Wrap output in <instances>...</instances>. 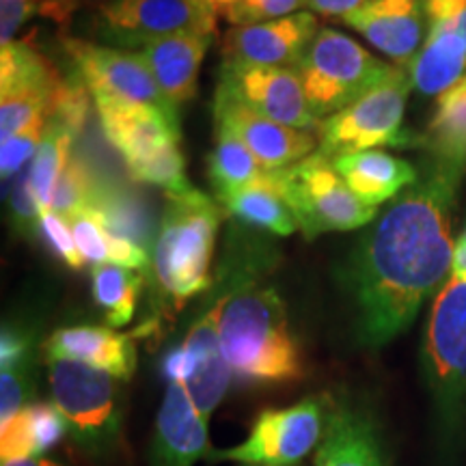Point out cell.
I'll return each mask as SVG.
<instances>
[{"mask_svg": "<svg viewBox=\"0 0 466 466\" xmlns=\"http://www.w3.org/2000/svg\"><path fill=\"white\" fill-rule=\"evenodd\" d=\"M464 165L436 158L365 233L348 272L359 341L382 348L445 288L456 242L451 212Z\"/></svg>", "mask_w": 466, "mask_h": 466, "instance_id": "1", "label": "cell"}, {"mask_svg": "<svg viewBox=\"0 0 466 466\" xmlns=\"http://www.w3.org/2000/svg\"><path fill=\"white\" fill-rule=\"evenodd\" d=\"M218 339L231 378L250 384H283L302 376L300 350L285 302L275 288L236 279L223 289Z\"/></svg>", "mask_w": 466, "mask_h": 466, "instance_id": "2", "label": "cell"}, {"mask_svg": "<svg viewBox=\"0 0 466 466\" xmlns=\"http://www.w3.org/2000/svg\"><path fill=\"white\" fill-rule=\"evenodd\" d=\"M220 217L218 201L199 190L167 192L149 266L160 316L179 311L190 299L212 288V258Z\"/></svg>", "mask_w": 466, "mask_h": 466, "instance_id": "3", "label": "cell"}, {"mask_svg": "<svg viewBox=\"0 0 466 466\" xmlns=\"http://www.w3.org/2000/svg\"><path fill=\"white\" fill-rule=\"evenodd\" d=\"M48 382L74 445L91 462L113 464L126 450L116 378L76 360L48 359Z\"/></svg>", "mask_w": 466, "mask_h": 466, "instance_id": "4", "label": "cell"}, {"mask_svg": "<svg viewBox=\"0 0 466 466\" xmlns=\"http://www.w3.org/2000/svg\"><path fill=\"white\" fill-rule=\"evenodd\" d=\"M391 67L346 33L319 26L294 72L305 89L309 108L322 121L357 102L380 83Z\"/></svg>", "mask_w": 466, "mask_h": 466, "instance_id": "5", "label": "cell"}, {"mask_svg": "<svg viewBox=\"0 0 466 466\" xmlns=\"http://www.w3.org/2000/svg\"><path fill=\"white\" fill-rule=\"evenodd\" d=\"M410 86L408 69L393 66L380 83L371 86L357 102L319 121L316 154L335 160L339 156L387 145H406L408 134L401 127V121Z\"/></svg>", "mask_w": 466, "mask_h": 466, "instance_id": "6", "label": "cell"}, {"mask_svg": "<svg viewBox=\"0 0 466 466\" xmlns=\"http://www.w3.org/2000/svg\"><path fill=\"white\" fill-rule=\"evenodd\" d=\"M425 380L442 428H460L466 417V283L450 279L432 305L423 343Z\"/></svg>", "mask_w": 466, "mask_h": 466, "instance_id": "7", "label": "cell"}, {"mask_svg": "<svg viewBox=\"0 0 466 466\" xmlns=\"http://www.w3.org/2000/svg\"><path fill=\"white\" fill-rule=\"evenodd\" d=\"M275 175L279 190L307 240L326 231L359 229L376 218L378 208L365 206L350 190L333 160L324 156L313 154Z\"/></svg>", "mask_w": 466, "mask_h": 466, "instance_id": "8", "label": "cell"}, {"mask_svg": "<svg viewBox=\"0 0 466 466\" xmlns=\"http://www.w3.org/2000/svg\"><path fill=\"white\" fill-rule=\"evenodd\" d=\"M329 417V395L285 408L261 410L247 439L238 445L209 450L208 462L244 466H296L318 450Z\"/></svg>", "mask_w": 466, "mask_h": 466, "instance_id": "9", "label": "cell"}, {"mask_svg": "<svg viewBox=\"0 0 466 466\" xmlns=\"http://www.w3.org/2000/svg\"><path fill=\"white\" fill-rule=\"evenodd\" d=\"M97 31L121 46H143L177 33L214 37L218 14L199 0H104Z\"/></svg>", "mask_w": 466, "mask_h": 466, "instance_id": "10", "label": "cell"}, {"mask_svg": "<svg viewBox=\"0 0 466 466\" xmlns=\"http://www.w3.org/2000/svg\"><path fill=\"white\" fill-rule=\"evenodd\" d=\"M63 48L78 72V78L91 91L93 100L106 97V100L145 104V106L175 108L162 96L141 52L108 48L76 37L63 39Z\"/></svg>", "mask_w": 466, "mask_h": 466, "instance_id": "11", "label": "cell"}, {"mask_svg": "<svg viewBox=\"0 0 466 466\" xmlns=\"http://www.w3.org/2000/svg\"><path fill=\"white\" fill-rule=\"evenodd\" d=\"M217 91L283 126L311 132L318 130L319 121L309 108L299 74L291 67L225 66L223 63Z\"/></svg>", "mask_w": 466, "mask_h": 466, "instance_id": "12", "label": "cell"}, {"mask_svg": "<svg viewBox=\"0 0 466 466\" xmlns=\"http://www.w3.org/2000/svg\"><path fill=\"white\" fill-rule=\"evenodd\" d=\"M318 31V17L311 11H299L264 25L231 26L223 37V63L294 69Z\"/></svg>", "mask_w": 466, "mask_h": 466, "instance_id": "13", "label": "cell"}, {"mask_svg": "<svg viewBox=\"0 0 466 466\" xmlns=\"http://www.w3.org/2000/svg\"><path fill=\"white\" fill-rule=\"evenodd\" d=\"M214 119L231 127L268 173L299 165L318 151V137L311 130H299L268 119L218 91L214 100Z\"/></svg>", "mask_w": 466, "mask_h": 466, "instance_id": "14", "label": "cell"}, {"mask_svg": "<svg viewBox=\"0 0 466 466\" xmlns=\"http://www.w3.org/2000/svg\"><path fill=\"white\" fill-rule=\"evenodd\" d=\"M220 311H223V299L217 296L179 343L184 357L182 384L195 406L208 419L223 401L233 380L218 339Z\"/></svg>", "mask_w": 466, "mask_h": 466, "instance_id": "15", "label": "cell"}, {"mask_svg": "<svg viewBox=\"0 0 466 466\" xmlns=\"http://www.w3.org/2000/svg\"><path fill=\"white\" fill-rule=\"evenodd\" d=\"M93 102L108 143L124 156L126 167L182 141L177 108L145 106L106 97H96Z\"/></svg>", "mask_w": 466, "mask_h": 466, "instance_id": "16", "label": "cell"}, {"mask_svg": "<svg viewBox=\"0 0 466 466\" xmlns=\"http://www.w3.org/2000/svg\"><path fill=\"white\" fill-rule=\"evenodd\" d=\"M313 466H389L380 428L370 408L346 395H329L324 439Z\"/></svg>", "mask_w": 466, "mask_h": 466, "instance_id": "17", "label": "cell"}, {"mask_svg": "<svg viewBox=\"0 0 466 466\" xmlns=\"http://www.w3.org/2000/svg\"><path fill=\"white\" fill-rule=\"evenodd\" d=\"M341 22L363 35L400 67L410 66L428 33L421 0H367L363 7L348 14Z\"/></svg>", "mask_w": 466, "mask_h": 466, "instance_id": "18", "label": "cell"}, {"mask_svg": "<svg viewBox=\"0 0 466 466\" xmlns=\"http://www.w3.org/2000/svg\"><path fill=\"white\" fill-rule=\"evenodd\" d=\"M209 419L203 415L182 382L168 380L151 441V466H195L208 456Z\"/></svg>", "mask_w": 466, "mask_h": 466, "instance_id": "19", "label": "cell"}, {"mask_svg": "<svg viewBox=\"0 0 466 466\" xmlns=\"http://www.w3.org/2000/svg\"><path fill=\"white\" fill-rule=\"evenodd\" d=\"M46 357L85 363L127 382L137 371V346L110 326H66L44 343Z\"/></svg>", "mask_w": 466, "mask_h": 466, "instance_id": "20", "label": "cell"}, {"mask_svg": "<svg viewBox=\"0 0 466 466\" xmlns=\"http://www.w3.org/2000/svg\"><path fill=\"white\" fill-rule=\"evenodd\" d=\"M212 37L199 33H177L145 44L141 55L154 74L162 96L175 108L190 102L197 93V76Z\"/></svg>", "mask_w": 466, "mask_h": 466, "instance_id": "21", "label": "cell"}, {"mask_svg": "<svg viewBox=\"0 0 466 466\" xmlns=\"http://www.w3.org/2000/svg\"><path fill=\"white\" fill-rule=\"evenodd\" d=\"M406 69L417 91L441 97L466 76V35L447 22H428L421 50Z\"/></svg>", "mask_w": 466, "mask_h": 466, "instance_id": "22", "label": "cell"}, {"mask_svg": "<svg viewBox=\"0 0 466 466\" xmlns=\"http://www.w3.org/2000/svg\"><path fill=\"white\" fill-rule=\"evenodd\" d=\"M333 165L341 177L346 179L350 190L365 206L371 208H378L384 201L393 199L419 179L415 167L410 162L395 158V156L380 149L339 156V158L333 160Z\"/></svg>", "mask_w": 466, "mask_h": 466, "instance_id": "23", "label": "cell"}, {"mask_svg": "<svg viewBox=\"0 0 466 466\" xmlns=\"http://www.w3.org/2000/svg\"><path fill=\"white\" fill-rule=\"evenodd\" d=\"M0 428L3 464L42 458L67 436L66 419L52 401H33L17 415L0 423Z\"/></svg>", "mask_w": 466, "mask_h": 466, "instance_id": "24", "label": "cell"}, {"mask_svg": "<svg viewBox=\"0 0 466 466\" xmlns=\"http://www.w3.org/2000/svg\"><path fill=\"white\" fill-rule=\"evenodd\" d=\"M218 203L244 223L272 231L275 236H291L299 229L288 201L279 190L275 173H268L261 182L223 197Z\"/></svg>", "mask_w": 466, "mask_h": 466, "instance_id": "25", "label": "cell"}, {"mask_svg": "<svg viewBox=\"0 0 466 466\" xmlns=\"http://www.w3.org/2000/svg\"><path fill=\"white\" fill-rule=\"evenodd\" d=\"M217 147L208 160V175L218 201L247 186L261 182L268 171L231 127L217 124Z\"/></svg>", "mask_w": 466, "mask_h": 466, "instance_id": "26", "label": "cell"}, {"mask_svg": "<svg viewBox=\"0 0 466 466\" xmlns=\"http://www.w3.org/2000/svg\"><path fill=\"white\" fill-rule=\"evenodd\" d=\"M89 217L100 220L104 229L113 236L137 242L143 248H147L154 238V218H151L149 206L143 201V197L134 195L127 188L104 184Z\"/></svg>", "mask_w": 466, "mask_h": 466, "instance_id": "27", "label": "cell"}, {"mask_svg": "<svg viewBox=\"0 0 466 466\" xmlns=\"http://www.w3.org/2000/svg\"><path fill=\"white\" fill-rule=\"evenodd\" d=\"M91 281L93 300L104 311L110 329L130 324L145 283L141 272L124 266L102 264L93 268Z\"/></svg>", "mask_w": 466, "mask_h": 466, "instance_id": "28", "label": "cell"}, {"mask_svg": "<svg viewBox=\"0 0 466 466\" xmlns=\"http://www.w3.org/2000/svg\"><path fill=\"white\" fill-rule=\"evenodd\" d=\"M425 145L436 158L466 162V76L436 102L432 121L425 132Z\"/></svg>", "mask_w": 466, "mask_h": 466, "instance_id": "29", "label": "cell"}, {"mask_svg": "<svg viewBox=\"0 0 466 466\" xmlns=\"http://www.w3.org/2000/svg\"><path fill=\"white\" fill-rule=\"evenodd\" d=\"M72 141L74 132H69L66 126L48 119V127L44 132L42 145H39L37 154H35L31 162V171H28L33 192L44 212H50L52 192H55L58 177H61L69 158H72Z\"/></svg>", "mask_w": 466, "mask_h": 466, "instance_id": "30", "label": "cell"}, {"mask_svg": "<svg viewBox=\"0 0 466 466\" xmlns=\"http://www.w3.org/2000/svg\"><path fill=\"white\" fill-rule=\"evenodd\" d=\"M102 186L104 184L97 182L91 168L83 160L72 156L66 171L58 177L55 192H52L50 212H55L61 218H66L67 223H72L74 218L91 212L97 197H100Z\"/></svg>", "mask_w": 466, "mask_h": 466, "instance_id": "31", "label": "cell"}, {"mask_svg": "<svg viewBox=\"0 0 466 466\" xmlns=\"http://www.w3.org/2000/svg\"><path fill=\"white\" fill-rule=\"evenodd\" d=\"M127 175H130L132 182L160 186L167 192L192 188L188 177H186V162L179 143L167 145V147L149 154L147 158L127 165Z\"/></svg>", "mask_w": 466, "mask_h": 466, "instance_id": "32", "label": "cell"}, {"mask_svg": "<svg viewBox=\"0 0 466 466\" xmlns=\"http://www.w3.org/2000/svg\"><path fill=\"white\" fill-rule=\"evenodd\" d=\"M305 5L307 0H240L220 15L231 26H253L299 14Z\"/></svg>", "mask_w": 466, "mask_h": 466, "instance_id": "33", "label": "cell"}, {"mask_svg": "<svg viewBox=\"0 0 466 466\" xmlns=\"http://www.w3.org/2000/svg\"><path fill=\"white\" fill-rule=\"evenodd\" d=\"M46 127H48V119L37 121V124L0 143V173H3V179L20 175L25 162L35 158L39 145H42Z\"/></svg>", "mask_w": 466, "mask_h": 466, "instance_id": "34", "label": "cell"}, {"mask_svg": "<svg viewBox=\"0 0 466 466\" xmlns=\"http://www.w3.org/2000/svg\"><path fill=\"white\" fill-rule=\"evenodd\" d=\"M37 229L42 233V240L46 242V247H48L58 259L66 261L69 268L80 270V268L86 266L83 253L76 247L72 227H69L66 218H61L55 212H46L42 220H39Z\"/></svg>", "mask_w": 466, "mask_h": 466, "instance_id": "35", "label": "cell"}, {"mask_svg": "<svg viewBox=\"0 0 466 466\" xmlns=\"http://www.w3.org/2000/svg\"><path fill=\"white\" fill-rule=\"evenodd\" d=\"M69 227H72L76 247L83 253L86 264H108V233L100 220L83 214V217L74 218Z\"/></svg>", "mask_w": 466, "mask_h": 466, "instance_id": "36", "label": "cell"}, {"mask_svg": "<svg viewBox=\"0 0 466 466\" xmlns=\"http://www.w3.org/2000/svg\"><path fill=\"white\" fill-rule=\"evenodd\" d=\"M11 217H14V223L20 231H31L33 227H39V220L44 217V209L39 206L37 197H35L31 177L28 173L22 171L17 175L14 182V188H11Z\"/></svg>", "mask_w": 466, "mask_h": 466, "instance_id": "37", "label": "cell"}, {"mask_svg": "<svg viewBox=\"0 0 466 466\" xmlns=\"http://www.w3.org/2000/svg\"><path fill=\"white\" fill-rule=\"evenodd\" d=\"M44 0H0V44L14 42L26 20L39 14Z\"/></svg>", "mask_w": 466, "mask_h": 466, "instance_id": "38", "label": "cell"}, {"mask_svg": "<svg viewBox=\"0 0 466 466\" xmlns=\"http://www.w3.org/2000/svg\"><path fill=\"white\" fill-rule=\"evenodd\" d=\"M100 3H104V0H44L42 7H39V14L50 17L58 26L67 28L76 11L89 7V5H96L97 7Z\"/></svg>", "mask_w": 466, "mask_h": 466, "instance_id": "39", "label": "cell"}, {"mask_svg": "<svg viewBox=\"0 0 466 466\" xmlns=\"http://www.w3.org/2000/svg\"><path fill=\"white\" fill-rule=\"evenodd\" d=\"M365 3L367 0H307L305 9H309L316 15L339 17V20H343L348 14H352V11L363 7Z\"/></svg>", "mask_w": 466, "mask_h": 466, "instance_id": "40", "label": "cell"}, {"mask_svg": "<svg viewBox=\"0 0 466 466\" xmlns=\"http://www.w3.org/2000/svg\"><path fill=\"white\" fill-rule=\"evenodd\" d=\"M451 279L466 283V240L460 238L453 248V261H451Z\"/></svg>", "mask_w": 466, "mask_h": 466, "instance_id": "41", "label": "cell"}, {"mask_svg": "<svg viewBox=\"0 0 466 466\" xmlns=\"http://www.w3.org/2000/svg\"><path fill=\"white\" fill-rule=\"evenodd\" d=\"M3 466H63L61 462L52 458H31V460H20V462H11V464H3Z\"/></svg>", "mask_w": 466, "mask_h": 466, "instance_id": "42", "label": "cell"}, {"mask_svg": "<svg viewBox=\"0 0 466 466\" xmlns=\"http://www.w3.org/2000/svg\"><path fill=\"white\" fill-rule=\"evenodd\" d=\"M199 3L208 5V7H212L220 15V14H223V11L233 7V5H236V3H240V0H199Z\"/></svg>", "mask_w": 466, "mask_h": 466, "instance_id": "43", "label": "cell"}, {"mask_svg": "<svg viewBox=\"0 0 466 466\" xmlns=\"http://www.w3.org/2000/svg\"><path fill=\"white\" fill-rule=\"evenodd\" d=\"M462 238H464V240H466V229H464V233H462Z\"/></svg>", "mask_w": 466, "mask_h": 466, "instance_id": "44", "label": "cell"}]
</instances>
